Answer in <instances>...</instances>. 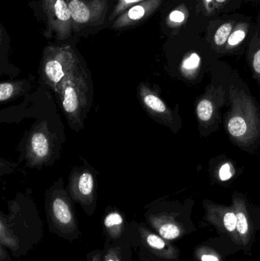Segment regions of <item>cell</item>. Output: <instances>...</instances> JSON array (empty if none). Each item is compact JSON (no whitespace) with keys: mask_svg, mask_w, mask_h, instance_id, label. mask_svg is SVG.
<instances>
[{"mask_svg":"<svg viewBox=\"0 0 260 261\" xmlns=\"http://www.w3.org/2000/svg\"><path fill=\"white\" fill-rule=\"evenodd\" d=\"M44 225L38 213L15 202L7 215L0 216V245L8 248L14 258L24 257L39 245Z\"/></svg>","mask_w":260,"mask_h":261,"instance_id":"cell-1","label":"cell"},{"mask_svg":"<svg viewBox=\"0 0 260 261\" xmlns=\"http://www.w3.org/2000/svg\"><path fill=\"white\" fill-rule=\"evenodd\" d=\"M232 109L227 128L230 136L241 144L254 141L260 133V117L250 96L243 90L230 89Z\"/></svg>","mask_w":260,"mask_h":261,"instance_id":"cell-2","label":"cell"},{"mask_svg":"<svg viewBox=\"0 0 260 261\" xmlns=\"http://www.w3.org/2000/svg\"><path fill=\"white\" fill-rule=\"evenodd\" d=\"M128 242L137 252L140 261L180 260V250L153 231L147 223L131 222Z\"/></svg>","mask_w":260,"mask_h":261,"instance_id":"cell-3","label":"cell"},{"mask_svg":"<svg viewBox=\"0 0 260 261\" xmlns=\"http://www.w3.org/2000/svg\"><path fill=\"white\" fill-rule=\"evenodd\" d=\"M46 214L52 234L69 242L82 237L73 204L64 192L54 191L47 197Z\"/></svg>","mask_w":260,"mask_h":261,"instance_id":"cell-4","label":"cell"},{"mask_svg":"<svg viewBox=\"0 0 260 261\" xmlns=\"http://www.w3.org/2000/svg\"><path fill=\"white\" fill-rule=\"evenodd\" d=\"M56 93L69 121L81 125L88 108L89 85L86 75L79 66L63 80Z\"/></svg>","mask_w":260,"mask_h":261,"instance_id":"cell-5","label":"cell"},{"mask_svg":"<svg viewBox=\"0 0 260 261\" xmlns=\"http://www.w3.org/2000/svg\"><path fill=\"white\" fill-rule=\"evenodd\" d=\"M148 226L163 239L175 242L197 231L187 213L181 210H151L145 215Z\"/></svg>","mask_w":260,"mask_h":261,"instance_id":"cell-6","label":"cell"},{"mask_svg":"<svg viewBox=\"0 0 260 261\" xmlns=\"http://www.w3.org/2000/svg\"><path fill=\"white\" fill-rule=\"evenodd\" d=\"M79 66L70 47H51L46 52L43 63L44 82L56 93L58 86Z\"/></svg>","mask_w":260,"mask_h":261,"instance_id":"cell-7","label":"cell"},{"mask_svg":"<svg viewBox=\"0 0 260 261\" xmlns=\"http://www.w3.org/2000/svg\"><path fill=\"white\" fill-rule=\"evenodd\" d=\"M204 221L213 226L218 234L224 236L241 248L237 229V216L233 206L219 205L209 201L204 202Z\"/></svg>","mask_w":260,"mask_h":261,"instance_id":"cell-8","label":"cell"},{"mask_svg":"<svg viewBox=\"0 0 260 261\" xmlns=\"http://www.w3.org/2000/svg\"><path fill=\"white\" fill-rule=\"evenodd\" d=\"M71 199L80 204L86 214L92 216L96 208L95 182L93 174L87 170L76 174L70 184Z\"/></svg>","mask_w":260,"mask_h":261,"instance_id":"cell-9","label":"cell"},{"mask_svg":"<svg viewBox=\"0 0 260 261\" xmlns=\"http://www.w3.org/2000/svg\"><path fill=\"white\" fill-rule=\"evenodd\" d=\"M237 216V229L241 242V248L247 255L251 256V248L255 239L254 225L250 219L246 201L240 195L235 194L232 199Z\"/></svg>","mask_w":260,"mask_h":261,"instance_id":"cell-10","label":"cell"},{"mask_svg":"<svg viewBox=\"0 0 260 261\" xmlns=\"http://www.w3.org/2000/svg\"><path fill=\"white\" fill-rule=\"evenodd\" d=\"M49 134L43 128L34 130L27 140L26 155L32 165H39L48 161L51 154L52 144Z\"/></svg>","mask_w":260,"mask_h":261,"instance_id":"cell-11","label":"cell"},{"mask_svg":"<svg viewBox=\"0 0 260 261\" xmlns=\"http://www.w3.org/2000/svg\"><path fill=\"white\" fill-rule=\"evenodd\" d=\"M130 223L117 210H110L102 219V231L107 243L128 241Z\"/></svg>","mask_w":260,"mask_h":261,"instance_id":"cell-12","label":"cell"},{"mask_svg":"<svg viewBox=\"0 0 260 261\" xmlns=\"http://www.w3.org/2000/svg\"><path fill=\"white\" fill-rule=\"evenodd\" d=\"M45 8L54 26L56 24L61 31L69 30L72 17L69 4L65 0H45Z\"/></svg>","mask_w":260,"mask_h":261,"instance_id":"cell-13","label":"cell"},{"mask_svg":"<svg viewBox=\"0 0 260 261\" xmlns=\"http://www.w3.org/2000/svg\"><path fill=\"white\" fill-rule=\"evenodd\" d=\"M139 96L143 107L149 113L162 118L170 116V112L168 110L163 100L151 92L148 87H140Z\"/></svg>","mask_w":260,"mask_h":261,"instance_id":"cell-14","label":"cell"},{"mask_svg":"<svg viewBox=\"0 0 260 261\" xmlns=\"http://www.w3.org/2000/svg\"><path fill=\"white\" fill-rule=\"evenodd\" d=\"M104 261H133V248L128 241L104 245Z\"/></svg>","mask_w":260,"mask_h":261,"instance_id":"cell-15","label":"cell"},{"mask_svg":"<svg viewBox=\"0 0 260 261\" xmlns=\"http://www.w3.org/2000/svg\"><path fill=\"white\" fill-rule=\"evenodd\" d=\"M195 261H224L222 254L210 245H197L192 254Z\"/></svg>","mask_w":260,"mask_h":261,"instance_id":"cell-16","label":"cell"},{"mask_svg":"<svg viewBox=\"0 0 260 261\" xmlns=\"http://www.w3.org/2000/svg\"><path fill=\"white\" fill-rule=\"evenodd\" d=\"M72 18L79 24H83L91 18V12L87 5L80 0H72L69 3Z\"/></svg>","mask_w":260,"mask_h":261,"instance_id":"cell-17","label":"cell"},{"mask_svg":"<svg viewBox=\"0 0 260 261\" xmlns=\"http://www.w3.org/2000/svg\"><path fill=\"white\" fill-rule=\"evenodd\" d=\"M249 31V24L247 22H240L234 28L227 44L225 49L227 50H233L239 46L247 37Z\"/></svg>","mask_w":260,"mask_h":261,"instance_id":"cell-18","label":"cell"},{"mask_svg":"<svg viewBox=\"0 0 260 261\" xmlns=\"http://www.w3.org/2000/svg\"><path fill=\"white\" fill-rule=\"evenodd\" d=\"M235 21H230L223 23L219 26L214 35V44L218 48H225L227 40L235 28Z\"/></svg>","mask_w":260,"mask_h":261,"instance_id":"cell-19","label":"cell"},{"mask_svg":"<svg viewBox=\"0 0 260 261\" xmlns=\"http://www.w3.org/2000/svg\"><path fill=\"white\" fill-rule=\"evenodd\" d=\"M201 64V58L197 53H191L182 63L181 69L186 76L193 75L197 71Z\"/></svg>","mask_w":260,"mask_h":261,"instance_id":"cell-20","label":"cell"},{"mask_svg":"<svg viewBox=\"0 0 260 261\" xmlns=\"http://www.w3.org/2000/svg\"><path fill=\"white\" fill-rule=\"evenodd\" d=\"M197 116L201 122H209L212 119L214 113V107L212 101L204 99L197 106Z\"/></svg>","mask_w":260,"mask_h":261,"instance_id":"cell-21","label":"cell"},{"mask_svg":"<svg viewBox=\"0 0 260 261\" xmlns=\"http://www.w3.org/2000/svg\"><path fill=\"white\" fill-rule=\"evenodd\" d=\"M16 90L15 84L11 83H2L0 84V101L3 102L9 100L15 95Z\"/></svg>","mask_w":260,"mask_h":261,"instance_id":"cell-22","label":"cell"},{"mask_svg":"<svg viewBox=\"0 0 260 261\" xmlns=\"http://www.w3.org/2000/svg\"><path fill=\"white\" fill-rule=\"evenodd\" d=\"M188 12L186 8L177 9L169 14V21L176 24H183L187 19Z\"/></svg>","mask_w":260,"mask_h":261,"instance_id":"cell-23","label":"cell"},{"mask_svg":"<svg viewBox=\"0 0 260 261\" xmlns=\"http://www.w3.org/2000/svg\"><path fill=\"white\" fill-rule=\"evenodd\" d=\"M145 9L141 6H136L131 8L128 12V17L131 20H137L143 18L145 15Z\"/></svg>","mask_w":260,"mask_h":261,"instance_id":"cell-24","label":"cell"},{"mask_svg":"<svg viewBox=\"0 0 260 261\" xmlns=\"http://www.w3.org/2000/svg\"><path fill=\"white\" fill-rule=\"evenodd\" d=\"M232 175H233V172H232V167L228 163L224 164L220 169L219 177L221 180H228L232 178Z\"/></svg>","mask_w":260,"mask_h":261,"instance_id":"cell-25","label":"cell"},{"mask_svg":"<svg viewBox=\"0 0 260 261\" xmlns=\"http://www.w3.org/2000/svg\"><path fill=\"white\" fill-rule=\"evenodd\" d=\"M87 261H104V249H96L87 254Z\"/></svg>","mask_w":260,"mask_h":261,"instance_id":"cell-26","label":"cell"},{"mask_svg":"<svg viewBox=\"0 0 260 261\" xmlns=\"http://www.w3.org/2000/svg\"><path fill=\"white\" fill-rule=\"evenodd\" d=\"M12 256L10 251L4 245H0V261H12Z\"/></svg>","mask_w":260,"mask_h":261,"instance_id":"cell-27","label":"cell"},{"mask_svg":"<svg viewBox=\"0 0 260 261\" xmlns=\"http://www.w3.org/2000/svg\"><path fill=\"white\" fill-rule=\"evenodd\" d=\"M253 67L255 73L260 76V47L253 55Z\"/></svg>","mask_w":260,"mask_h":261,"instance_id":"cell-28","label":"cell"},{"mask_svg":"<svg viewBox=\"0 0 260 261\" xmlns=\"http://www.w3.org/2000/svg\"><path fill=\"white\" fill-rule=\"evenodd\" d=\"M205 8H206V12L208 14H212L215 9V0H203Z\"/></svg>","mask_w":260,"mask_h":261,"instance_id":"cell-29","label":"cell"},{"mask_svg":"<svg viewBox=\"0 0 260 261\" xmlns=\"http://www.w3.org/2000/svg\"><path fill=\"white\" fill-rule=\"evenodd\" d=\"M227 1V0H215V6L220 7V6H222V5L224 4Z\"/></svg>","mask_w":260,"mask_h":261,"instance_id":"cell-30","label":"cell"},{"mask_svg":"<svg viewBox=\"0 0 260 261\" xmlns=\"http://www.w3.org/2000/svg\"><path fill=\"white\" fill-rule=\"evenodd\" d=\"M127 4H130V3H136V2L140 1V0H124Z\"/></svg>","mask_w":260,"mask_h":261,"instance_id":"cell-31","label":"cell"},{"mask_svg":"<svg viewBox=\"0 0 260 261\" xmlns=\"http://www.w3.org/2000/svg\"><path fill=\"white\" fill-rule=\"evenodd\" d=\"M177 261H180V260H177Z\"/></svg>","mask_w":260,"mask_h":261,"instance_id":"cell-32","label":"cell"}]
</instances>
